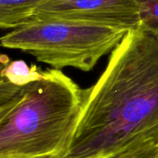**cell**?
Listing matches in <instances>:
<instances>
[{
    "label": "cell",
    "mask_w": 158,
    "mask_h": 158,
    "mask_svg": "<svg viewBox=\"0 0 158 158\" xmlns=\"http://www.w3.org/2000/svg\"><path fill=\"white\" fill-rule=\"evenodd\" d=\"M63 19L127 30H139L141 18L136 0H56L36 8L27 22Z\"/></svg>",
    "instance_id": "4"
},
{
    "label": "cell",
    "mask_w": 158,
    "mask_h": 158,
    "mask_svg": "<svg viewBox=\"0 0 158 158\" xmlns=\"http://www.w3.org/2000/svg\"><path fill=\"white\" fill-rule=\"evenodd\" d=\"M157 155L158 140L146 138L138 140L104 158H156Z\"/></svg>",
    "instance_id": "7"
},
{
    "label": "cell",
    "mask_w": 158,
    "mask_h": 158,
    "mask_svg": "<svg viewBox=\"0 0 158 158\" xmlns=\"http://www.w3.org/2000/svg\"><path fill=\"white\" fill-rule=\"evenodd\" d=\"M156 158H158V155H157V156H156Z\"/></svg>",
    "instance_id": "9"
},
{
    "label": "cell",
    "mask_w": 158,
    "mask_h": 158,
    "mask_svg": "<svg viewBox=\"0 0 158 158\" xmlns=\"http://www.w3.org/2000/svg\"><path fill=\"white\" fill-rule=\"evenodd\" d=\"M1 78L17 85H24L37 79L42 73V70L35 65L30 67L22 60L10 61L5 55L1 56Z\"/></svg>",
    "instance_id": "6"
},
{
    "label": "cell",
    "mask_w": 158,
    "mask_h": 158,
    "mask_svg": "<svg viewBox=\"0 0 158 158\" xmlns=\"http://www.w3.org/2000/svg\"><path fill=\"white\" fill-rule=\"evenodd\" d=\"M56 0H0V28L15 29L24 24L39 6Z\"/></svg>",
    "instance_id": "5"
},
{
    "label": "cell",
    "mask_w": 158,
    "mask_h": 158,
    "mask_svg": "<svg viewBox=\"0 0 158 158\" xmlns=\"http://www.w3.org/2000/svg\"><path fill=\"white\" fill-rule=\"evenodd\" d=\"M146 138L158 140V38L129 31L113 50L63 158H104Z\"/></svg>",
    "instance_id": "1"
},
{
    "label": "cell",
    "mask_w": 158,
    "mask_h": 158,
    "mask_svg": "<svg viewBox=\"0 0 158 158\" xmlns=\"http://www.w3.org/2000/svg\"><path fill=\"white\" fill-rule=\"evenodd\" d=\"M87 96L60 69L17 85L0 80V158H63Z\"/></svg>",
    "instance_id": "2"
},
{
    "label": "cell",
    "mask_w": 158,
    "mask_h": 158,
    "mask_svg": "<svg viewBox=\"0 0 158 158\" xmlns=\"http://www.w3.org/2000/svg\"><path fill=\"white\" fill-rule=\"evenodd\" d=\"M124 29L63 19L24 23L1 38L5 48L20 50L56 69L90 71L120 44Z\"/></svg>",
    "instance_id": "3"
},
{
    "label": "cell",
    "mask_w": 158,
    "mask_h": 158,
    "mask_svg": "<svg viewBox=\"0 0 158 158\" xmlns=\"http://www.w3.org/2000/svg\"><path fill=\"white\" fill-rule=\"evenodd\" d=\"M136 1L141 18L140 29L158 38V0Z\"/></svg>",
    "instance_id": "8"
}]
</instances>
